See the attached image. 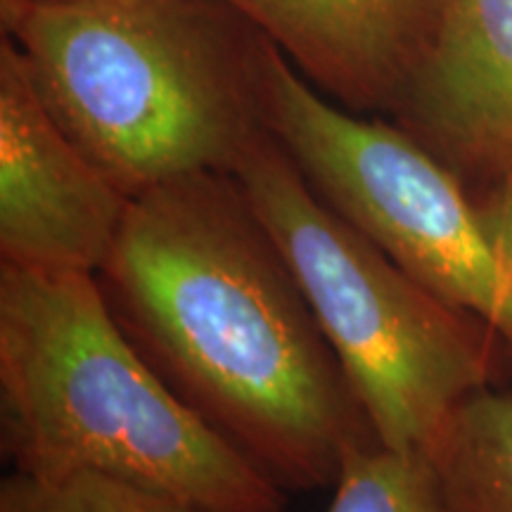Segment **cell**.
Listing matches in <instances>:
<instances>
[{
	"mask_svg": "<svg viewBox=\"0 0 512 512\" xmlns=\"http://www.w3.org/2000/svg\"><path fill=\"white\" fill-rule=\"evenodd\" d=\"M320 93L351 110H394L437 0H223Z\"/></svg>",
	"mask_w": 512,
	"mask_h": 512,
	"instance_id": "obj_8",
	"label": "cell"
},
{
	"mask_svg": "<svg viewBox=\"0 0 512 512\" xmlns=\"http://www.w3.org/2000/svg\"><path fill=\"white\" fill-rule=\"evenodd\" d=\"M133 197L50 112L27 60L0 43V264L98 273Z\"/></svg>",
	"mask_w": 512,
	"mask_h": 512,
	"instance_id": "obj_6",
	"label": "cell"
},
{
	"mask_svg": "<svg viewBox=\"0 0 512 512\" xmlns=\"http://www.w3.org/2000/svg\"><path fill=\"white\" fill-rule=\"evenodd\" d=\"M95 280L162 380L285 491L332 489L351 448L377 441L233 174L133 197Z\"/></svg>",
	"mask_w": 512,
	"mask_h": 512,
	"instance_id": "obj_1",
	"label": "cell"
},
{
	"mask_svg": "<svg viewBox=\"0 0 512 512\" xmlns=\"http://www.w3.org/2000/svg\"><path fill=\"white\" fill-rule=\"evenodd\" d=\"M0 448L36 479L100 475L214 512L287 503L133 347L93 273L0 264Z\"/></svg>",
	"mask_w": 512,
	"mask_h": 512,
	"instance_id": "obj_2",
	"label": "cell"
},
{
	"mask_svg": "<svg viewBox=\"0 0 512 512\" xmlns=\"http://www.w3.org/2000/svg\"><path fill=\"white\" fill-rule=\"evenodd\" d=\"M448 512H512V392L460 403L427 451Z\"/></svg>",
	"mask_w": 512,
	"mask_h": 512,
	"instance_id": "obj_9",
	"label": "cell"
},
{
	"mask_svg": "<svg viewBox=\"0 0 512 512\" xmlns=\"http://www.w3.org/2000/svg\"><path fill=\"white\" fill-rule=\"evenodd\" d=\"M494 185L496 188L491 192L489 202L479 204V209H482V216L491 235H494L498 245L503 247V252L512 261V176Z\"/></svg>",
	"mask_w": 512,
	"mask_h": 512,
	"instance_id": "obj_12",
	"label": "cell"
},
{
	"mask_svg": "<svg viewBox=\"0 0 512 512\" xmlns=\"http://www.w3.org/2000/svg\"><path fill=\"white\" fill-rule=\"evenodd\" d=\"M230 174L290 264L375 439L430 451L460 403L496 382V337L337 214L268 126Z\"/></svg>",
	"mask_w": 512,
	"mask_h": 512,
	"instance_id": "obj_4",
	"label": "cell"
},
{
	"mask_svg": "<svg viewBox=\"0 0 512 512\" xmlns=\"http://www.w3.org/2000/svg\"><path fill=\"white\" fill-rule=\"evenodd\" d=\"M0 512H214L181 498L100 475L36 479L10 472L0 482Z\"/></svg>",
	"mask_w": 512,
	"mask_h": 512,
	"instance_id": "obj_11",
	"label": "cell"
},
{
	"mask_svg": "<svg viewBox=\"0 0 512 512\" xmlns=\"http://www.w3.org/2000/svg\"><path fill=\"white\" fill-rule=\"evenodd\" d=\"M50 112L126 195L233 171L264 128L254 43L185 0H3Z\"/></svg>",
	"mask_w": 512,
	"mask_h": 512,
	"instance_id": "obj_3",
	"label": "cell"
},
{
	"mask_svg": "<svg viewBox=\"0 0 512 512\" xmlns=\"http://www.w3.org/2000/svg\"><path fill=\"white\" fill-rule=\"evenodd\" d=\"M394 112L460 178L512 176V0H437Z\"/></svg>",
	"mask_w": 512,
	"mask_h": 512,
	"instance_id": "obj_7",
	"label": "cell"
},
{
	"mask_svg": "<svg viewBox=\"0 0 512 512\" xmlns=\"http://www.w3.org/2000/svg\"><path fill=\"white\" fill-rule=\"evenodd\" d=\"M254 69L264 124L311 188L512 363V261L463 178L406 128L332 105L266 38Z\"/></svg>",
	"mask_w": 512,
	"mask_h": 512,
	"instance_id": "obj_5",
	"label": "cell"
},
{
	"mask_svg": "<svg viewBox=\"0 0 512 512\" xmlns=\"http://www.w3.org/2000/svg\"><path fill=\"white\" fill-rule=\"evenodd\" d=\"M332 489L328 512H448L427 453L380 441L351 448Z\"/></svg>",
	"mask_w": 512,
	"mask_h": 512,
	"instance_id": "obj_10",
	"label": "cell"
}]
</instances>
